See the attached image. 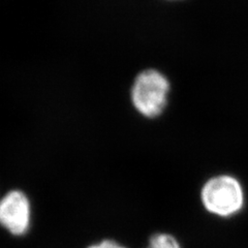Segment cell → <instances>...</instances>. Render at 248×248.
Returning a JSON list of instances; mask_svg holds the SVG:
<instances>
[{"mask_svg": "<svg viewBox=\"0 0 248 248\" xmlns=\"http://www.w3.org/2000/svg\"><path fill=\"white\" fill-rule=\"evenodd\" d=\"M170 91L168 77L156 68H147L135 78L130 90L131 103L144 117H158L168 106Z\"/></svg>", "mask_w": 248, "mask_h": 248, "instance_id": "obj_1", "label": "cell"}, {"mask_svg": "<svg viewBox=\"0 0 248 248\" xmlns=\"http://www.w3.org/2000/svg\"><path fill=\"white\" fill-rule=\"evenodd\" d=\"M201 200L206 210L219 217L238 214L244 206L241 183L231 175H218L209 179L201 191Z\"/></svg>", "mask_w": 248, "mask_h": 248, "instance_id": "obj_2", "label": "cell"}, {"mask_svg": "<svg viewBox=\"0 0 248 248\" xmlns=\"http://www.w3.org/2000/svg\"><path fill=\"white\" fill-rule=\"evenodd\" d=\"M31 224V204L21 190H11L0 200V226L14 236H23Z\"/></svg>", "mask_w": 248, "mask_h": 248, "instance_id": "obj_3", "label": "cell"}, {"mask_svg": "<svg viewBox=\"0 0 248 248\" xmlns=\"http://www.w3.org/2000/svg\"><path fill=\"white\" fill-rule=\"evenodd\" d=\"M149 248H181L178 240L170 234L158 232L149 240Z\"/></svg>", "mask_w": 248, "mask_h": 248, "instance_id": "obj_4", "label": "cell"}, {"mask_svg": "<svg viewBox=\"0 0 248 248\" xmlns=\"http://www.w3.org/2000/svg\"><path fill=\"white\" fill-rule=\"evenodd\" d=\"M88 248H126V247L119 244L118 242L113 241V240H104V241L93 244Z\"/></svg>", "mask_w": 248, "mask_h": 248, "instance_id": "obj_5", "label": "cell"}, {"mask_svg": "<svg viewBox=\"0 0 248 248\" xmlns=\"http://www.w3.org/2000/svg\"><path fill=\"white\" fill-rule=\"evenodd\" d=\"M167 1H182V0H167Z\"/></svg>", "mask_w": 248, "mask_h": 248, "instance_id": "obj_6", "label": "cell"}, {"mask_svg": "<svg viewBox=\"0 0 248 248\" xmlns=\"http://www.w3.org/2000/svg\"><path fill=\"white\" fill-rule=\"evenodd\" d=\"M148 248H149V247H148Z\"/></svg>", "mask_w": 248, "mask_h": 248, "instance_id": "obj_7", "label": "cell"}]
</instances>
